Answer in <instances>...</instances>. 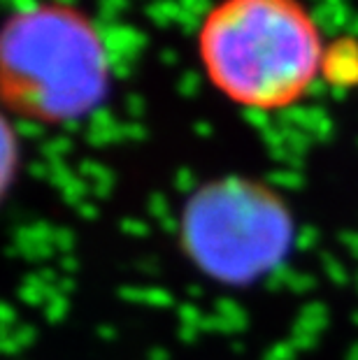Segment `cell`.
<instances>
[{
  "label": "cell",
  "instance_id": "obj_2",
  "mask_svg": "<svg viewBox=\"0 0 358 360\" xmlns=\"http://www.w3.org/2000/svg\"><path fill=\"white\" fill-rule=\"evenodd\" d=\"M324 44L300 0H219L198 28V58L221 96L279 110L305 96Z\"/></svg>",
  "mask_w": 358,
  "mask_h": 360
},
{
  "label": "cell",
  "instance_id": "obj_1",
  "mask_svg": "<svg viewBox=\"0 0 358 360\" xmlns=\"http://www.w3.org/2000/svg\"><path fill=\"white\" fill-rule=\"evenodd\" d=\"M110 91L105 37L75 5L42 0L0 24V107L12 119L77 124L101 110Z\"/></svg>",
  "mask_w": 358,
  "mask_h": 360
},
{
  "label": "cell",
  "instance_id": "obj_3",
  "mask_svg": "<svg viewBox=\"0 0 358 360\" xmlns=\"http://www.w3.org/2000/svg\"><path fill=\"white\" fill-rule=\"evenodd\" d=\"M21 170V140L12 117L0 107V205L12 193Z\"/></svg>",
  "mask_w": 358,
  "mask_h": 360
}]
</instances>
